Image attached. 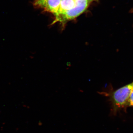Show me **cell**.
Instances as JSON below:
<instances>
[{"instance_id": "obj_3", "label": "cell", "mask_w": 133, "mask_h": 133, "mask_svg": "<svg viewBox=\"0 0 133 133\" xmlns=\"http://www.w3.org/2000/svg\"><path fill=\"white\" fill-rule=\"evenodd\" d=\"M133 107V91L131 93V95L129 98L127 107Z\"/></svg>"}, {"instance_id": "obj_4", "label": "cell", "mask_w": 133, "mask_h": 133, "mask_svg": "<svg viewBox=\"0 0 133 133\" xmlns=\"http://www.w3.org/2000/svg\"><path fill=\"white\" fill-rule=\"evenodd\" d=\"M41 1V0H35V1Z\"/></svg>"}, {"instance_id": "obj_1", "label": "cell", "mask_w": 133, "mask_h": 133, "mask_svg": "<svg viewBox=\"0 0 133 133\" xmlns=\"http://www.w3.org/2000/svg\"><path fill=\"white\" fill-rule=\"evenodd\" d=\"M133 91V83L119 88L111 93L103 91L100 92V94L109 97L111 102L112 111L115 114L119 110L127 107L129 98Z\"/></svg>"}, {"instance_id": "obj_2", "label": "cell", "mask_w": 133, "mask_h": 133, "mask_svg": "<svg viewBox=\"0 0 133 133\" xmlns=\"http://www.w3.org/2000/svg\"><path fill=\"white\" fill-rule=\"evenodd\" d=\"M94 0H76L74 7L63 15L57 22L64 24L69 21L75 19L82 14L88 8L90 4Z\"/></svg>"}]
</instances>
